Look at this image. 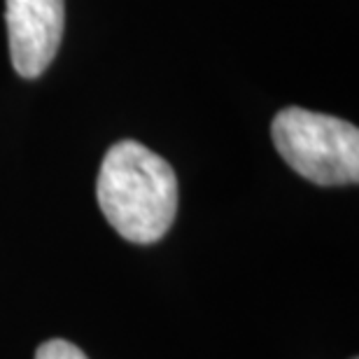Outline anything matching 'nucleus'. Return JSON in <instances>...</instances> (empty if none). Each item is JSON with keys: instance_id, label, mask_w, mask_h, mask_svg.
Wrapping results in <instances>:
<instances>
[{"instance_id": "f257e3e1", "label": "nucleus", "mask_w": 359, "mask_h": 359, "mask_svg": "<svg viewBox=\"0 0 359 359\" xmlns=\"http://www.w3.org/2000/svg\"><path fill=\"white\" fill-rule=\"evenodd\" d=\"M96 198L121 238L152 245L168 233L177 212L173 166L135 140H119L100 163Z\"/></svg>"}, {"instance_id": "f03ea898", "label": "nucleus", "mask_w": 359, "mask_h": 359, "mask_svg": "<svg viewBox=\"0 0 359 359\" xmlns=\"http://www.w3.org/2000/svg\"><path fill=\"white\" fill-rule=\"evenodd\" d=\"M273 145L299 175L315 184L359 180V128L332 114L285 107L271 124Z\"/></svg>"}, {"instance_id": "7ed1b4c3", "label": "nucleus", "mask_w": 359, "mask_h": 359, "mask_svg": "<svg viewBox=\"0 0 359 359\" xmlns=\"http://www.w3.org/2000/svg\"><path fill=\"white\" fill-rule=\"evenodd\" d=\"M12 68L35 80L59 52L66 26V0H5Z\"/></svg>"}, {"instance_id": "20e7f679", "label": "nucleus", "mask_w": 359, "mask_h": 359, "mask_svg": "<svg viewBox=\"0 0 359 359\" xmlns=\"http://www.w3.org/2000/svg\"><path fill=\"white\" fill-rule=\"evenodd\" d=\"M35 359H89V357L77 346H73V343H68L63 339H52L38 348Z\"/></svg>"}]
</instances>
